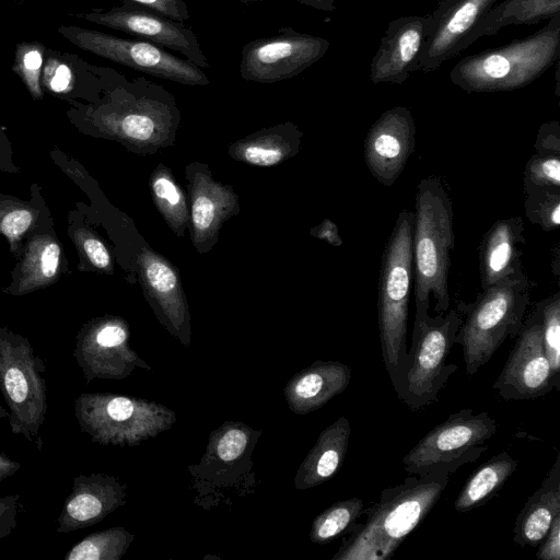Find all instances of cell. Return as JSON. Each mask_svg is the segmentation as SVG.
<instances>
[{"mask_svg": "<svg viewBox=\"0 0 560 560\" xmlns=\"http://www.w3.org/2000/svg\"><path fill=\"white\" fill-rule=\"evenodd\" d=\"M450 474L434 469L410 475L382 490L380 500L363 511L366 520L350 532L334 560H385L422 523L445 490Z\"/></svg>", "mask_w": 560, "mask_h": 560, "instance_id": "obj_1", "label": "cell"}, {"mask_svg": "<svg viewBox=\"0 0 560 560\" xmlns=\"http://www.w3.org/2000/svg\"><path fill=\"white\" fill-rule=\"evenodd\" d=\"M90 109L105 132L139 155L173 145L182 121L174 95L143 77H125Z\"/></svg>", "mask_w": 560, "mask_h": 560, "instance_id": "obj_2", "label": "cell"}, {"mask_svg": "<svg viewBox=\"0 0 560 560\" xmlns=\"http://www.w3.org/2000/svg\"><path fill=\"white\" fill-rule=\"evenodd\" d=\"M412 229L413 213L400 211L383 250L377 288L382 358L401 401L409 364L407 323L413 280Z\"/></svg>", "mask_w": 560, "mask_h": 560, "instance_id": "obj_3", "label": "cell"}, {"mask_svg": "<svg viewBox=\"0 0 560 560\" xmlns=\"http://www.w3.org/2000/svg\"><path fill=\"white\" fill-rule=\"evenodd\" d=\"M560 55V14L535 33L466 56L452 69L453 84L467 93L518 90L542 75Z\"/></svg>", "mask_w": 560, "mask_h": 560, "instance_id": "obj_4", "label": "cell"}, {"mask_svg": "<svg viewBox=\"0 0 560 560\" xmlns=\"http://www.w3.org/2000/svg\"><path fill=\"white\" fill-rule=\"evenodd\" d=\"M453 203L441 179L429 176L417 186L412 258L415 303H431L436 314L450 310L448 273L454 248Z\"/></svg>", "mask_w": 560, "mask_h": 560, "instance_id": "obj_5", "label": "cell"}, {"mask_svg": "<svg viewBox=\"0 0 560 560\" xmlns=\"http://www.w3.org/2000/svg\"><path fill=\"white\" fill-rule=\"evenodd\" d=\"M530 283L523 268L481 290L462 305L463 322L455 343L463 350L467 375H475L508 339L520 332L529 304Z\"/></svg>", "mask_w": 560, "mask_h": 560, "instance_id": "obj_6", "label": "cell"}, {"mask_svg": "<svg viewBox=\"0 0 560 560\" xmlns=\"http://www.w3.org/2000/svg\"><path fill=\"white\" fill-rule=\"evenodd\" d=\"M416 313L408 350L405 402L411 411H419L439 399L441 390L457 370L447 358L463 322L462 305L431 316L430 304L415 303Z\"/></svg>", "mask_w": 560, "mask_h": 560, "instance_id": "obj_7", "label": "cell"}, {"mask_svg": "<svg viewBox=\"0 0 560 560\" xmlns=\"http://www.w3.org/2000/svg\"><path fill=\"white\" fill-rule=\"evenodd\" d=\"M0 389L11 432L40 451L48 408L46 365L26 338L8 329H0Z\"/></svg>", "mask_w": 560, "mask_h": 560, "instance_id": "obj_8", "label": "cell"}, {"mask_svg": "<svg viewBox=\"0 0 560 560\" xmlns=\"http://www.w3.org/2000/svg\"><path fill=\"white\" fill-rule=\"evenodd\" d=\"M495 431L497 422L487 411L474 413L472 409H462L451 413L405 455L404 469L419 476L434 469L454 474L488 450L485 443Z\"/></svg>", "mask_w": 560, "mask_h": 560, "instance_id": "obj_9", "label": "cell"}, {"mask_svg": "<svg viewBox=\"0 0 560 560\" xmlns=\"http://www.w3.org/2000/svg\"><path fill=\"white\" fill-rule=\"evenodd\" d=\"M57 31L85 51L154 78L190 86H205L210 83L201 68L151 42L124 38L73 25H59Z\"/></svg>", "mask_w": 560, "mask_h": 560, "instance_id": "obj_10", "label": "cell"}, {"mask_svg": "<svg viewBox=\"0 0 560 560\" xmlns=\"http://www.w3.org/2000/svg\"><path fill=\"white\" fill-rule=\"evenodd\" d=\"M329 46L322 36L282 26L276 35L244 45L240 73L245 81L265 84L291 79L317 62Z\"/></svg>", "mask_w": 560, "mask_h": 560, "instance_id": "obj_11", "label": "cell"}, {"mask_svg": "<svg viewBox=\"0 0 560 560\" xmlns=\"http://www.w3.org/2000/svg\"><path fill=\"white\" fill-rule=\"evenodd\" d=\"M493 389L504 400L535 399L560 389L544 350L537 304L524 320Z\"/></svg>", "mask_w": 560, "mask_h": 560, "instance_id": "obj_12", "label": "cell"}, {"mask_svg": "<svg viewBox=\"0 0 560 560\" xmlns=\"http://www.w3.org/2000/svg\"><path fill=\"white\" fill-rule=\"evenodd\" d=\"M75 16L180 52L187 60L201 69L210 67L192 30L158 11L122 2L121 5L114 7L108 11L93 10L75 14Z\"/></svg>", "mask_w": 560, "mask_h": 560, "instance_id": "obj_13", "label": "cell"}, {"mask_svg": "<svg viewBox=\"0 0 560 560\" xmlns=\"http://www.w3.org/2000/svg\"><path fill=\"white\" fill-rule=\"evenodd\" d=\"M189 201V238L199 254L209 253L219 241L223 225L241 212L234 187L217 180L207 163L185 166Z\"/></svg>", "mask_w": 560, "mask_h": 560, "instance_id": "obj_14", "label": "cell"}, {"mask_svg": "<svg viewBox=\"0 0 560 560\" xmlns=\"http://www.w3.org/2000/svg\"><path fill=\"white\" fill-rule=\"evenodd\" d=\"M498 0H436L416 71L432 72L474 44L472 34Z\"/></svg>", "mask_w": 560, "mask_h": 560, "instance_id": "obj_15", "label": "cell"}, {"mask_svg": "<svg viewBox=\"0 0 560 560\" xmlns=\"http://www.w3.org/2000/svg\"><path fill=\"white\" fill-rule=\"evenodd\" d=\"M132 262L143 295L161 323L173 332L189 330V306L178 269L142 236Z\"/></svg>", "mask_w": 560, "mask_h": 560, "instance_id": "obj_16", "label": "cell"}, {"mask_svg": "<svg viewBox=\"0 0 560 560\" xmlns=\"http://www.w3.org/2000/svg\"><path fill=\"white\" fill-rule=\"evenodd\" d=\"M416 145V124L405 106L385 110L371 126L363 144L366 166L373 177L390 187L404 171Z\"/></svg>", "mask_w": 560, "mask_h": 560, "instance_id": "obj_17", "label": "cell"}, {"mask_svg": "<svg viewBox=\"0 0 560 560\" xmlns=\"http://www.w3.org/2000/svg\"><path fill=\"white\" fill-rule=\"evenodd\" d=\"M428 27L427 14L390 21L371 61V82L402 84L416 71Z\"/></svg>", "mask_w": 560, "mask_h": 560, "instance_id": "obj_18", "label": "cell"}, {"mask_svg": "<svg viewBox=\"0 0 560 560\" xmlns=\"http://www.w3.org/2000/svg\"><path fill=\"white\" fill-rule=\"evenodd\" d=\"M127 324L118 317H105L88 324L78 334L73 358L85 381L116 378L126 373Z\"/></svg>", "mask_w": 560, "mask_h": 560, "instance_id": "obj_19", "label": "cell"}, {"mask_svg": "<svg viewBox=\"0 0 560 560\" xmlns=\"http://www.w3.org/2000/svg\"><path fill=\"white\" fill-rule=\"evenodd\" d=\"M139 407L135 400L107 393H83L74 399L80 430L93 442L121 445L132 436Z\"/></svg>", "mask_w": 560, "mask_h": 560, "instance_id": "obj_20", "label": "cell"}, {"mask_svg": "<svg viewBox=\"0 0 560 560\" xmlns=\"http://www.w3.org/2000/svg\"><path fill=\"white\" fill-rule=\"evenodd\" d=\"M121 503V488L110 476L80 474L73 479L57 518L56 532L69 534L101 522Z\"/></svg>", "mask_w": 560, "mask_h": 560, "instance_id": "obj_21", "label": "cell"}, {"mask_svg": "<svg viewBox=\"0 0 560 560\" xmlns=\"http://www.w3.org/2000/svg\"><path fill=\"white\" fill-rule=\"evenodd\" d=\"M124 78L115 69L94 66L75 54L46 49L42 86L54 94L85 93L96 102Z\"/></svg>", "mask_w": 560, "mask_h": 560, "instance_id": "obj_22", "label": "cell"}, {"mask_svg": "<svg viewBox=\"0 0 560 560\" xmlns=\"http://www.w3.org/2000/svg\"><path fill=\"white\" fill-rule=\"evenodd\" d=\"M524 222L520 217L497 220L479 247L481 290L522 269Z\"/></svg>", "mask_w": 560, "mask_h": 560, "instance_id": "obj_23", "label": "cell"}, {"mask_svg": "<svg viewBox=\"0 0 560 560\" xmlns=\"http://www.w3.org/2000/svg\"><path fill=\"white\" fill-rule=\"evenodd\" d=\"M303 131L292 121L264 127L232 142L228 155L234 161L258 167L279 165L295 156Z\"/></svg>", "mask_w": 560, "mask_h": 560, "instance_id": "obj_24", "label": "cell"}, {"mask_svg": "<svg viewBox=\"0 0 560 560\" xmlns=\"http://www.w3.org/2000/svg\"><path fill=\"white\" fill-rule=\"evenodd\" d=\"M560 514V453L540 487L528 498L518 513L513 540L520 547H537Z\"/></svg>", "mask_w": 560, "mask_h": 560, "instance_id": "obj_25", "label": "cell"}, {"mask_svg": "<svg viewBox=\"0 0 560 560\" xmlns=\"http://www.w3.org/2000/svg\"><path fill=\"white\" fill-rule=\"evenodd\" d=\"M351 368L340 362H316L293 383V401L300 412H308L341 394L351 380Z\"/></svg>", "mask_w": 560, "mask_h": 560, "instance_id": "obj_26", "label": "cell"}, {"mask_svg": "<svg viewBox=\"0 0 560 560\" xmlns=\"http://www.w3.org/2000/svg\"><path fill=\"white\" fill-rule=\"evenodd\" d=\"M351 428L346 417L326 428L301 468V487H313L334 476L346 456Z\"/></svg>", "mask_w": 560, "mask_h": 560, "instance_id": "obj_27", "label": "cell"}, {"mask_svg": "<svg viewBox=\"0 0 560 560\" xmlns=\"http://www.w3.org/2000/svg\"><path fill=\"white\" fill-rule=\"evenodd\" d=\"M560 14V0H504L494 4L480 20L474 43L481 36L494 35L509 25H534Z\"/></svg>", "mask_w": 560, "mask_h": 560, "instance_id": "obj_28", "label": "cell"}, {"mask_svg": "<svg viewBox=\"0 0 560 560\" xmlns=\"http://www.w3.org/2000/svg\"><path fill=\"white\" fill-rule=\"evenodd\" d=\"M518 462L506 451L494 455L477 468L462 488L454 508L468 512L494 495L517 468Z\"/></svg>", "mask_w": 560, "mask_h": 560, "instance_id": "obj_29", "label": "cell"}, {"mask_svg": "<svg viewBox=\"0 0 560 560\" xmlns=\"http://www.w3.org/2000/svg\"><path fill=\"white\" fill-rule=\"evenodd\" d=\"M149 189L154 207L177 235L184 236L189 225V201L173 171L159 163L149 177Z\"/></svg>", "mask_w": 560, "mask_h": 560, "instance_id": "obj_30", "label": "cell"}, {"mask_svg": "<svg viewBox=\"0 0 560 560\" xmlns=\"http://www.w3.org/2000/svg\"><path fill=\"white\" fill-rule=\"evenodd\" d=\"M128 533L120 527L92 533L63 556L65 560H118L128 546Z\"/></svg>", "mask_w": 560, "mask_h": 560, "instance_id": "obj_31", "label": "cell"}, {"mask_svg": "<svg viewBox=\"0 0 560 560\" xmlns=\"http://www.w3.org/2000/svg\"><path fill=\"white\" fill-rule=\"evenodd\" d=\"M364 511V503L360 498L339 501L319 514L312 527V540L325 544L345 532L359 518Z\"/></svg>", "mask_w": 560, "mask_h": 560, "instance_id": "obj_32", "label": "cell"}, {"mask_svg": "<svg viewBox=\"0 0 560 560\" xmlns=\"http://www.w3.org/2000/svg\"><path fill=\"white\" fill-rule=\"evenodd\" d=\"M47 47L39 42L16 44L13 72L21 79L34 100L43 98L42 73Z\"/></svg>", "mask_w": 560, "mask_h": 560, "instance_id": "obj_33", "label": "cell"}, {"mask_svg": "<svg viewBox=\"0 0 560 560\" xmlns=\"http://www.w3.org/2000/svg\"><path fill=\"white\" fill-rule=\"evenodd\" d=\"M537 191L560 192V153L536 152L524 170L525 195Z\"/></svg>", "mask_w": 560, "mask_h": 560, "instance_id": "obj_34", "label": "cell"}, {"mask_svg": "<svg viewBox=\"0 0 560 560\" xmlns=\"http://www.w3.org/2000/svg\"><path fill=\"white\" fill-rule=\"evenodd\" d=\"M541 318V339L546 357L557 382L560 383V293L537 303Z\"/></svg>", "mask_w": 560, "mask_h": 560, "instance_id": "obj_35", "label": "cell"}, {"mask_svg": "<svg viewBox=\"0 0 560 560\" xmlns=\"http://www.w3.org/2000/svg\"><path fill=\"white\" fill-rule=\"evenodd\" d=\"M525 215L546 232L560 225V192L537 191L526 195Z\"/></svg>", "mask_w": 560, "mask_h": 560, "instance_id": "obj_36", "label": "cell"}, {"mask_svg": "<svg viewBox=\"0 0 560 560\" xmlns=\"http://www.w3.org/2000/svg\"><path fill=\"white\" fill-rule=\"evenodd\" d=\"M138 4L154 11L178 22H184L190 18L188 5L184 0H120Z\"/></svg>", "mask_w": 560, "mask_h": 560, "instance_id": "obj_37", "label": "cell"}, {"mask_svg": "<svg viewBox=\"0 0 560 560\" xmlns=\"http://www.w3.org/2000/svg\"><path fill=\"white\" fill-rule=\"evenodd\" d=\"M20 510V494L0 497V540L8 537L16 527Z\"/></svg>", "mask_w": 560, "mask_h": 560, "instance_id": "obj_38", "label": "cell"}, {"mask_svg": "<svg viewBox=\"0 0 560 560\" xmlns=\"http://www.w3.org/2000/svg\"><path fill=\"white\" fill-rule=\"evenodd\" d=\"M32 213L25 209H18L7 213L1 222L0 230L10 240L21 236L31 225Z\"/></svg>", "mask_w": 560, "mask_h": 560, "instance_id": "obj_39", "label": "cell"}, {"mask_svg": "<svg viewBox=\"0 0 560 560\" xmlns=\"http://www.w3.org/2000/svg\"><path fill=\"white\" fill-rule=\"evenodd\" d=\"M536 152L560 153V124L559 121H548L539 127L535 145Z\"/></svg>", "mask_w": 560, "mask_h": 560, "instance_id": "obj_40", "label": "cell"}, {"mask_svg": "<svg viewBox=\"0 0 560 560\" xmlns=\"http://www.w3.org/2000/svg\"><path fill=\"white\" fill-rule=\"evenodd\" d=\"M247 443L246 434L237 429L225 432L218 445L219 456L223 460H232L238 457L245 450Z\"/></svg>", "mask_w": 560, "mask_h": 560, "instance_id": "obj_41", "label": "cell"}, {"mask_svg": "<svg viewBox=\"0 0 560 560\" xmlns=\"http://www.w3.org/2000/svg\"><path fill=\"white\" fill-rule=\"evenodd\" d=\"M82 245L86 257L95 268L104 271H112L113 264L110 254L101 240L90 236L83 241Z\"/></svg>", "mask_w": 560, "mask_h": 560, "instance_id": "obj_42", "label": "cell"}, {"mask_svg": "<svg viewBox=\"0 0 560 560\" xmlns=\"http://www.w3.org/2000/svg\"><path fill=\"white\" fill-rule=\"evenodd\" d=\"M536 557L539 560H560V514L555 517L547 535L538 545Z\"/></svg>", "mask_w": 560, "mask_h": 560, "instance_id": "obj_43", "label": "cell"}, {"mask_svg": "<svg viewBox=\"0 0 560 560\" xmlns=\"http://www.w3.org/2000/svg\"><path fill=\"white\" fill-rule=\"evenodd\" d=\"M60 247L58 244L50 242L46 244L39 255V271L45 278H52L59 266Z\"/></svg>", "mask_w": 560, "mask_h": 560, "instance_id": "obj_44", "label": "cell"}, {"mask_svg": "<svg viewBox=\"0 0 560 560\" xmlns=\"http://www.w3.org/2000/svg\"><path fill=\"white\" fill-rule=\"evenodd\" d=\"M310 234L318 240L325 241L332 246L342 245V238L339 235L337 225L328 218L324 219L318 225L310 230Z\"/></svg>", "mask_w": 560, "mask_h": 560, "instance_id": "obj_45", "label": "cell"}, {"mask_svg": "<svg viewBox=\"0 0 560 560\" xmlns=\"http://www.w3.org/2000/svg\"><path fill=\"white\" fill-rule=\"evenodd\" d=\"M21 469V464L9 455L0 452V482L13 476Z\"/></svg>", "mask_w": 560, "mask_h": 560, "instance_id": "obj_46", "label": "cell"}, {"mask_svg": "<svg viewBox=\"0 0 560 560\" xmlns=\"http://www.w3.org/2000/svg\"><path fill=\"white\" fill-rule=\"evenodd\" d=\"M301 4L311 7L316 10L332 12L336 10L334 0H294Z\"/></svg>", "mask_w": 560, "mask_h": 560, "instance_id": "obj_47", "label": "cell"}, {"mask_svg": "<svg viewBox=\"0 0 560 560\" xmlns=\"http://www.w3.org/2000/svg\"><path fill=\"white\" fill-rule=\"evenodd\" d=\"M8 416H9L8 409L0 401V422L3 419L8 418Z\"/></svg>", "mask_w": 560, "mask_h": 560, "instance_id": "obj_48", "label": "cell"}, {"mask_svg": "<svg viewBox=\"0 0 560 560\" xmlns=\"http://www.w3.org/2000/svg\"><path fill=\"white\" fill-rule=\"evenodd\" d=\"M240 1L243 2V3L249 4V3L258 2L260 0H240Z\"/></svg>", "mask_w": 560, "mask_h": 560, "instance_id": "obj_49", "label": "cell"}, {"mask_svg": "<svg viewBox=\"0 0 560 560\" xmlns=\"http://www.w3.org/2000/svg\"><path fill=\"white\" fill-rule=\"evenodd\" d=\"M18 4H22L25 0H14Z\"/></svg>", "mask_w": 560, "mask_h": 560, "instance_id": "obj_50", "label": "cell"}]
</instances>
